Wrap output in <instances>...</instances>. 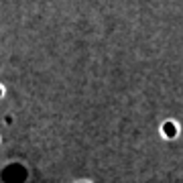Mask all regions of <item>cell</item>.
Wrapping results in <instances>:
<instances>
[{"label":"cell","instance_id":"6da1fadb","mask_svg":"<svg viewBox=\"0 0 183 183\" xmlns=\"http://www.w3.org/2000/svg\"><path fill=\"white\" fill-rule=\"evenodd\" d=\"M163 134L167 138H175L177 136V124L175 122H165L163 124Z\"/></svg>","mask_w":183,"mask_h":183},{"label":"cell","instance_id":"7a4b0ae2","mask_svg":"<svg viewBox=\"0 0 183 183\" xmlns=\"http://www.w3.org/2000/svg\"><path fill=\"white\" fill-rule=\"evenodd\" d=\"M4 122H6V124H12V114H6V116H4Z\"/></svg>","mask_w":183,"mask_h":183},{"label":"cell","instance_id":"3957f363","mask_svg":"<svg viewBox=\"0 0 183 183\" xmlns=\"http://www.w3.org/2000/svg\"><path fill=\"white\" fill-rule=\"evenodd\" d=\"M0 96H2V88H0Z\"/></svg>","mask_w":183,"mask_h":183},{"label":"cell","instance_id":"277c9868","mask_svg":"<svg viewBox=\"0 0 183 183\" xmlns=\"http://www.w3.org/2000/svg\"><path fill=\"white\" fill-rule=\"evenodd\" d=\"M80 183H88V181H80Z\"/></svg>","mask_w":183,"mask_h":183}]
</instances>
